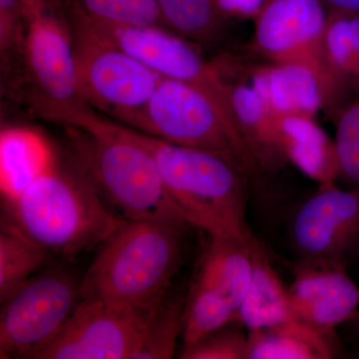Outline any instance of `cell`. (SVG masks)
Returning <instances> with one entry per match:
<instances>
[{
    "mask_svg": "<svg viewBox=\"0 0 359 359\" xmlns=\"http://www.w3.org/2000/svg\"><path fill=\"white\" fill-rule=\"evenodd\" d=\"M65 128L68 160L118 218L190 224L168 193L154 157L126 127L93 111Z\"/></svg>",
    "mask_w": 359,
    "mask_h": 359,
    "instance_id": "obj_1",
    "label": "cell"
},
{
    "mask_svg": "<svg viewBox=\"0 0 359 359\" xmlns=\"http://www.w3.org/2000/svg\"><path fill=\"white\" fill-rule=\"evenodd\" d=\"M190 226L125 221L100 245L81 280L82 297L139 311L159 306L181 266Z\"/></svg>",
    "mask_w": 359,
    "mask_h": 359,
    "instance_id": "obj_2",
    "label": "cell"
},
{
    "mask_svg": "<svg viewBox=\"0 0 359 359\" xmlns=\"http://www.w3.org/2000/svg\"><path fill=\"white\" fill-rule=\"evenodd\" d=\"M2 226L13 229L49 254L75 256L102 244L119 228L83 175L71 164L54 166L11 199L4 200Z\"/></svg>",
    "mask_w": 359,
    "mask_h": 359,
    "instance_id": "obj_3",
    "label": "cell"
},
{
    "mask_svg": "<svg viewBox=\"0 0 359 359\" xmlns=\"http://www.w3.org/2000/svg\"><path fill=\"white\" fill-rule=\"evenodd\" d=\"M126 128L154 157L168 193L191 226L210 237L254 236L247 222L248 176L240 168L218 153Z\"/></svg>",
    "mask_w": 359,
    "mask_h": 359,
    "instance_id": "obj_4",
    "label": "cell"
},
{
    "mask_svg": "<svg viewBox=\"0 0 359 359\" xmlns=\"http://www.w3.org/2000/svg\"><path fill=\"white\" fill-rule=\"evenodd\" d=\"M70 8L94 32L160 76L189 85L207 98L228 129L245 173L254 176L259 171L241 131L230 82L218 65L205 60L192 42L162 26L108 22L90 18L76 4Z\"/></svg>",
    "mask_w": 359,
    "mask_h": 359,
    "instance_id": "obj_5",
    "label": "cell"
},
{
    "mask_svg": "<svg viewBox=\"0 0 359 359\" xmlns=\"http://www.w3.org/2000/svg\"><path fill=\"white\" fill-rule=\"evenodd\" d=\"M26 26L22 101L46 121L73 126L93 112L78 85L72 30L62 0H23Z\"/></svg>",
    "mask_w": 359,
    "mask_h": 359,
    "instance_id": "obj_6",
    "label": "cell"
},
{
    "mask_svg": "<svg viewBox=\"0 0 359 359\" xmlns=\"http://www.w3.org/2000/svg\"><path fill=\"white\" fill-rule=\"evenodd\" d=\"M255 20V50L271 65L308 70L320 90L321 109L334 120L353 91L328 60L327 13L320 0H266Z\"/></svg>",
    "mask_w": 359,
    "mask_h": 359,
    "instance_id": "obj_7",
    "label": "cell"
},
{
    "mask_svg": "<svg viewBox=\"0 0 359 359\" xmlns=\"http://www.w3.org/2000/svg\"><path fill=\"white\" fill-rule=\"evenodd\" d=\"M65 7L72 30L78 85L85 102L119 124L136 129L163 77L97 34Z\"/></svg>",
    "mask_w": 359,
    "mask_h": 359,
    "instance_id": "obj_8",
    "label": "cell"
},
{
    "mask_svg": "<svg viewBox=\"0 0 359 359\" xmlns=\"http://www.w3.org/2000/svg\"><path fill=\"white\" fill-rule=\"evenodd\" d=\"M81 299V282L65 271L33 276L2 302L0 358H32L55 339Z\"/></svg>",
    "mask_w": 359,
    "mask_h": 359,
    "instance_id": "obj_9",
    "label": "cell"
},
{
    "mask_svg": "<svg viewBox=\"0 0 359 359\" xmlns=\"http://www.w3.org/2000/svg\"><path fill=\"white\" fill-rule=\"evenodd\" d=\"M157 306L139 311L82 297L55 339L32 358L135 359Z\"/></svg>",
    "mask_w": 359,
    "mask_h": 359,
    "instance_id": "obj_10",
    "label": "cell"
},
{
    "mask_svg": "<svg viewBox=\"0 0 359 359\" xmlns=\"http://www.w3.org/2000/svg\"><path fill=\"white\" fill-rule=\"evenodd\" d=\"M289 233L297 261L347 268L359 257V188L320 185L295 210Z\"/></svg>",
    "mask_w": 359,
    "mask_h": 359,
    "instance_id": "obj_11",
    "label": "cell"
},
{
    "mask_svg": "<svg viewBox=\"0 0 359 359\" xmlns=\"http://www.w3.org/2000/svg\"><path fill=\"white\" fill-rule=\"evenodd\" d=\"M134 130L177 145L218 153L247 175L212 104L182 82L163 77Z\"/></svg>",
    "mask_w": 359,
    "mask_h": 359,
    "instance_id": "obj_12",
    "label": "cell"
},
{
    "mask_svg": "<svg viewBox=\"0 0 359 359\" xmlns=\"http://www.w3.org/2000/svg\"><path fill=\"white\" fill-rule=\"evenodd\" d=\"M344 266L297 261L289 287L290 311L297 320L321 332L353 320L358 313L359 287Z\"/></svg>",
    "mask_w": 359,
    "mask_h": 359,
    "instance_id": "obj_13",
    "label": "cell"
},
{
    "mask_svg": "<svg viewBox=\"0 0 359 359\" xmlns=\"http://www.w3.org/2000/svg\"><path fill=\"white\" fill-rule=\"evenodd\" d=\"M252 237H210L195 283L215 290L240 309L254 273Z\"/></svg>",
    "mask_w": 359,
    "mask_h": 359,
    "instance_id": "obj_14",
    "label": "cell"
},
{
    "mask_svg": "<svg viewBox=\"0 0 359 359\" xmlns=\"http://www.w3.org/2000/svg\"><path fill=\"white\" fill-rule=\"evenodd\" d=\"M339 353L334 332L294 318L248 332L247 359H332Z\"/></svg>",
    "mask_w": 359,
    "mask_h": 359,
    "instance_id": "obj_15",
    "label": "cell"
},
{
    "mask_svg": "<svg viewBox=\"0 0 359 359\" xmlns=\"http://www.w3.org/2000/svg\"><path fill=\"white\" fill-rule=\"evenodd\" d=\"M231 84L241 131L257 167L276 171L287 164L283 146L282 116L269 107L254 87Z\"/></svg>",
    "mask_w": 359,
    "mask_h": 359,
    "instance_id": "obj_16",
    "label": "cell"
},
{
    "mask_svg": "<svg viewBox=\"0 0 359 359\" xmlns=\"http://www.w3.org/2000/svg\"><path fill=\"white\" fill-rule=\"evenodd\" d=\"M57 158L46 139L25 127L2 129L0 134V184L2 199L15 197L48 172Z\"/></svg>",
    "mask_w": 359,
    "mask_h": 359,
    "instance_id": "obj_17",
    "label": "cell"
},
{
    "mask_svg": "<svg viewBox=\"0 0 359 359\" xmlns=\"http://www.w3.org/2000/svg\"><path fill=\"white\" fill-rule=\"evenodd\" d=\"M283 151L289 162L320 185L339 178L334 141L306 116H282Z\"/></svg>",
    "mask_w": 359,
    "mask_h": 359,
    "instance_id": "obj_18",
    "label": "cell"
},
{
    "mask_svg": "<svg viewBox=\"0 0 359 359\" xmlns=\"http://www.w3.org/2000/svg\"><path fill=\"white\" fill-rule=\"evenodd\" d=\"M252 73V87L278 114L316 118L321 109L320 90L308 70L271 65L257 68Z\"/></svg>",
    "mask_w": 359,
    "mask_h": 359,
    "instance_id": "obj_19",
    "label": "cell"
},
{
    "mask_svg": "<svg viewBox=\"0 0 359 359\" xmlns=\"http://www.w3.org/2000/svg\"><path fill=\"white\" fill-rule=\"evenodd\" d=\"M254 261L252 282L238 311V320L248 332L292 318L289 287H285L259 241L254 247Z\"/></svg>",
    "mask_w": 359,
    "mask_h": 359,
    "instance_id": "obj_20",
    "label": "cell"
},
{
    "mask_svg": "<svg viewBox=\"0 0 359 359\" xmlns=\"http://www.w3.org/2000/svg\"><path fill=\"white\" fill-rule=\"evenodd\" d=\"M26 30L23 0H0L1 89L18 101L25 91Z\"/></svg>",
    "mask_w": 359,
    "mask_h": 359,
    "instance_id": "obj_21",
    "label": "cell"
},
{
    "mask_svg": "<svg viewBox=\"0 0 359 359\" xmlns=\"http://www.w3.org/2000/svg\"><path fill=\"white\" fill-rule=\"evenodd\" d=\"M167 29L194 43H212L223 32L226 16L215 0H156Z\"/></svg>",
    "mask_w": 359,
    "mask_h": 359,
    "instance_id": "obj_22",
    "label": "cell"
},
{
    "mask_svg": "<svg viewBox=\"0 0 359 359\" xmlns=\"http://www.w3.org/2000/svg\"><path fill=\"white\" fill-rule=\"evenodd\" d=\"M50 257L43 248L13 229L0 233V301L4 302L25 285Z\"/></svg>",
    "mask_w": 359,
    "mask_h": 359,
    "instance_id": "obj_23",
    "label": "cell"
},
{
    "mask_svg": "<svg viewBox=\"0 0 359 359\" xmlns=\"http://www.w3.org/2000/svg\"><path fill=\"white\" fill-rule=\"evenodd\" d=\"M233 321H238V311L226 297L194 283L184 309V347L199 341Z\"/></svg>",
    "mask_w": 359,
    "mask_h": 359,
    "instance_id": "obj_24",
    "label": "cell"
},
{
    "mask_svg": "<svg viewBox=\"0 0 359 359\" xmlns=\"http://www.w3.org/2000/svg\"><path fill=\"white\" fill-rule=\"evenodd\" d=\"M325 47L335 73L354 92L359 86V16L327 15Z\"/></svg>",
    "mask_w": 359,
    "mask_h": 359,
    "instance_id": "obj_25",
    "label": "cell"
},
{
    "mask_svg": "<svg viewBox=\"0 0 359 359\" xmlns=\"http://www.w3.org/2000/svg\"><path fill=\"white\" fill-rule=\"evenodd\" d=\"M185 304L183 297H167L152 311L135 359L173 358L177 340L182 335Z\"/></svg>",
    "mask_w": 359,
    "mask_h": 359,
    "instance_id": "obj_26",
    "label": "cell"
},
{
    "mask_svg": "<svg viewBox=\"0 0 359 359\" xmlns=\"http://www.w3.org/2000/svg\"><path fill=\"white\" fill-rule=\"evenodd\" d=\"M339 178L359 188V86L334 118Z\"/></svg>",
    "mask_w": 359,
    "mask_h": 359,
    "instance_id": "obj_27",
    "label": "cell"
},
{
    "mask_svg": "<svg viewBox=\"0 0 359 359\" xmlns=\"http://www.w3.org/2000/svg\"><path fill=\"white\" fill-rule=\"evenodd\" d=\"M95 20L119 25L162 26L156 0H71ZM166 28V27H165Z\"/></svg>",
    "mask_w": 359,
    "mask_h": 359,
    "instance_id": "obj_28",
    "label": "cell"
},
{
    "mask_svg": "<svg viewBox=\"0 0 359 359\" xmlns=\"http://www.w3.org/2000/svg\"><path fill=\"white\" fill-rule=\"evenodd\" d=\"M240 321L212 332L199 341L183 347V359H247L248 334Z\"/></svg>",
    "mask_w": 359,
    "mask_h": 359,
    "instance_id": "obj_29",
    "label": "cell"
},
{
    "mask_svg": "<svg viewBox=\"0 0 359 359\" xmlns=\"http://www.w3.org/2000/svg\"><path fill=\"white\" fill-rule=\"evenodd\" d=\"M226 18H254L262 11L266 0H215Z\"/></svg>",
    "mask_w": 359,
    "mask_h": 359,
    "instance_id": "obj_30",
    "label": "cell"
},
{
    "mask_svg": "<svg viewBox=\"0 0 359 359\" xmlns=\"http://www.w3.org/2000/svg\"><path fill=\"white\" fill-rule=\"evenodd\" d=\"M327 15H358L359 0H320Z\"/></svg>",
    "mask_w": 359,
    "mask_h": 359,
    "instance_id": "obj_31",
    "label": "cell"
}]
</instances>
